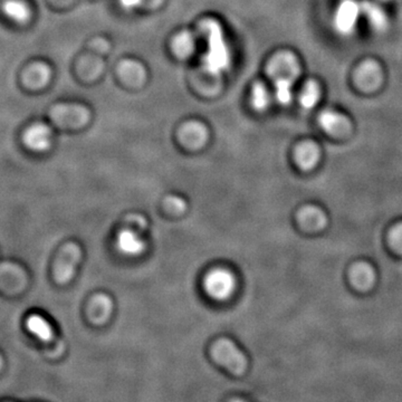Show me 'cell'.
Instances as JSON below:
<instances>
[{
  "instance_id": "obj_1",
  "label": "cell",
  "mask_w": 402,
  "mask_h": 402,
  "mask_svg": "<svg viewBox=\"0 0 402 402\" xmlns=\"http://www.w3.org/2000/svg\"><path fill=\"white\" fill-rule=\"evenodd\" d=\"M267 75L274 84L275 97L283 105L293 99V85L300 75L298 56L290 50L276 53L267 64Z\"/></svg>"
},
{
  "instance_id": "obj_2",
  "label": "cell",
  "mask_w": 402,
  "mask_h": 402,
  "mask_svg": "<svg viewBox=\"0 0 402 402\" xmlns=\"http://www.w3.org/2000/svg\"><path fill=\"white\" fill-rule=\"evenodd\" d=\"M205 34L207 35L208 50L204 56V64L207 71L212 74H219L226 71L230 64V52L226 43L224 32L218 21L207 19L204 23Z\"/></svg>"
},
{
  "instance_id": "obj_3",
  "label": "cell",
  "mask_w": 402,
  "mask_h": 402,
  "mask_svg": "<svg viewBox=\"0 0 402 402\" xmlns=\"http://www.w3.org/2000/svg\"><path fill=\"white\" fill-rule=\"evenodd\" d=\"M212 358L232 374L241 376L247 369V359L230 339H220L212 345Z\"/></svg>"
},
{
  "instance_id": "obj_4",
  "label": "cell",
  "mask_w": 402,
  "mask_h": 402,
  "mask_svg": "<svg viewBox=\"0 0 402 402\" xmlns=\"http://www.w3.org/2000/svg\"><path fill=\"white\" fill-rule=\"evenodd\" d=\"M81 259L82 251L77 244H67L62 249L54 267V277L58 284H67L73 278Z\"/></svg>"
},
{
  "instance_id": "obj_5",
  "label": "cell",
  "mask_w": 402,
  "mask_h": 402,
  "mask_svg": "<svg viewBox=\"0 0 402 402\" xmlns=\"http://www.w3.org/2000/svg\"><path fill=\"white\" fill-rule=\"evenodd\" d=\"M91 113L80 104H56L50 110V119L58 126H82L87 124Z\"/></svg>"
},
{
  "instance_id": "obj_6",
  "label": "cell",
  "mask_w": 402,
  "mask_h": 402,
  "mask_svg": "<svg viewBox=\"0 0 402 402\" xmlns=\"http://www.w3.org/2000/svg\"><path fill=\"white\" fill-rule=\"evenodd\" d=\"M361 5L354 0H343L337 7L335 16V27L341 35L352 34L358 23Z\"/></svg>"
},
{
  "instance_id": "obj_7",
  "label": "cell",
  "mask_w": 402,
  "mask_h": 402,
  "mask_svg": "<svg viewBox=\"0 0 402 402\" xmlns=\"http://www.w3.org/2000/svg\"><path fill=\"white\" fill-rule=\"evenodd\" d=\"M23 140L25 146L33 151H46L53 143L52 129L44 122L34 123L25 131Z\"/></svg>"
},
{
  "instance_id": "obj_8",
  "label": "cell",
  "mask_w": 402,
  "mask_h": 402,
  "mask_svg": "<svg viewBox=\"0 0 402 402\" xmlns=\"http://www.w3.org/2000/svg\"><path fill=\"white\" fill-rule=\"evenodd\" d=\"M357 87L364 92H372L380 87L382 82L381 67L376 60H369L363 62L355 72Z\"/></svg>"
},
{
  "instance_id": "obj_9",
  "label": "cell",
  "mask_w": 402,
  "mask_h": 402,
  "mask_svg": "<svg viewBox=\"0 0 402 402\" xmlns=\"http://www.w3.org/2000/svg\"><path fill=\"white\" fill-rule=\"evenodd\" d=\"M319 124L324 132L337 138L350 134L352 129V123L345 115L331 110L323 111L319 115Z\"/></svg>"
},
{
  "instance_id": "obj_10",
  "label": "cell",
  "mask_w": 402,
  "mask_h": 402,
  "mask_svg": "<svg viewBox=\"0 0 402 402\" xmlns=\"http://www.w3.org/2000/svg\"><path fill=\"white\" fill-rule=\"evenodd\" d=\"M52 77V68L44 62H35L25 68L23 82L31 89H40L46 87Z\"/></svg>"
},
{
  "instance_id": "obj_11",
  "label": "cell",
  "mask_w": 402,
  "mask_h": 402,
  "mask_svg": "<svg viewBox=\"0 0 402 402\" xmlns=\"http://www.w3.org/2000/svg\"><path fill=\"white\" fill-rule=\"evenodd\" d=\"M181 143L190 149H198L204 146L208 138V130L202 123L191 121L183 124L179 132Z\"/></svg>"
},
{
  "instance_id": "obj_12",
  "label": "cell",
  "mask_w": 402,
  "mask_h": 402,
  "mask_svg": "<svg viewBox=\"0 0 402 402\" xmlns=\"http://www.w3.org/2000/svg\"><path fill=\"white\" fill-rule=\"evenodd\" d=\"M112 310V300L105 294H97L89 302L87 315L92 323L102 325L110 319Z\"/></svg>"
},
{
  "instance_id": "obj_13",
  "label": "cell",
  "mask_w": 402,
  "mask_h": 402,
  "mask_svg": "<svg viewBox=\"0 0 402 402\" xmlns=\"http://www.w3.org/2000/svg\"><path fill=\"white\" fill-rule=\"evenodd\" d=\"M321 153L319 146L312 141L302 142L295 150V161L303 170H311L317 165Z\"/></svg>"
},
{
  "instance_id": "obj_14",
  "label": "cell",
  "mask_w": 402,
  "mask_h": 402,
  "mask_svg": "<svg viewBox=\"0 0 402 402\" xmlns=\"http://www.w3.org/2000/svg\"><path fill=\"white\" fill-rule=\"evenodd\" d=\"M207 288L212 293V296L218 298H225L228 296L230 290H233L234 278L227 272L218 271L210 275V278L207 281Z\"/></svg>"
},
{
  "instance_id": "obj_15",
  "label": "cell",
  "mask_w": 402,
  "mask_h": 402,
  "mask_svg": "<svg viewBox=\"0 0 402 402\" xmlns=\"http://www.w3.org/2000/svg\"><path fill=\"white\" fill-rule=\"evenodd\" d=\"M3 13L16 24H26L32 16L31 7L24 0H6L3 4Z\"/></svg>"
},
{
  "instance_id": "obj_16",
  "label": "cell",
  "mask_w": 402,
  "mask_h": 402,
  "mask_svg": "<svg viewBox=\"0 0 402 402\" xmlns=\"http://www.w3.org/2000/svg\"><path fill=\"white\" fill-rule=\"evenodd\" d=\"M361 11L366 15L372 28L376 29V32H384L388 27V18L381 7H379L376 4L371 1L361 4Z\"/></svg>"
},
{
  "instance_id": "obj_17",
  "label": "cell",
  "mask_w": 402,
  "mask_h": 402,
  "mask_svg": "<svg viewBox=\"0 0 402 402\" xmlns=\"http://www.w3.org/2000/svg\"><path fill=\"white\" fill-rule=\"evenodd\" d=\"M300 224L306 229L317 230L325 226V216L315 207H306L298 214Z\"/></svg>"
},
{
  "instance_id": "obj_18",
  "label": "cell",
  "mask_w": 402,
  "mask_h": 402,
  "mask_svg": "<svg viewBox=\"0 0 402 402\" xmlns=\"http://www.w3.org/2000/svg\"><path fill=\"white\" fill-rule=\"evenodd\" d=\"M27 327L35 337H38L43 342H50L53 339L52 327L44 317L40 315H31L27 320Z\"/></svg>"
},
{
  "instance_id": "obj_19",
  "label": "cell",
  "mask_w": 402,
  "mask_h": 402,
  "mask_svg": "<svg viewBox=\"0 0 402 402\" xmlns=\"http://www.w3.org/2000/svg\"><path fill=\"white\" fill-rule=\"evenodd\" d=\"M321 99V87L317 82L310 80L300 92V103L305 110H312Z\"/></svg>"
},
{
  "instance_id": "obj_20",
  "label": "cell",
  "mask_w": 402,
  "mask_h": 402,
  "mask_svg": "<svg viewBox=\"0 0 402 402\" xmlns=\"http://www.w3.org/2000/svg\"><path fill=\"white\" fill-rule=\"evenodd\" d=\"M195 48H196V40L190 32L180 33L173 40V50L178 58H189L195 50Z\"/></svg>"
},
{
  "instance_id": "obj_21",
  "label": "cell",
  "mask_w": 402,
  "mask_h": 402,
  "mask_svg": "<svg viewBox=\"0 0 402 402\" xmlns=\"http://www.w3.org/2000/svg\"><path fill=\"white\" fill-rule=\"evenodd\" d=\"M251 103L254 110L261 111L266 110L271 103V94L268 89L265 87V84L257 82L254 84L251 87Z\"/></svg>"
},
{
  "instance_id": "obj_22",
  "label": "cell",
  "mask_w": 402,
  "mask_h": 402,
  "mask_svg": "<svg viewBox=\"0 0 402 402\" xmlns=\"http://www.w3.org/2000/svg\"><path fill=\"white\" fill-rule=\"evenodd\" d=\"M120 73L126 81L141 83L146 79V71L143 66L134 60H126L120 66Z\"/></svg>"
},
{
  "instance_id": "obj_23",
  "label": "cell",
  "mask_w": 402,
  "mask_h": 402,
  "mask_svg": "<svg viewBox=\"0 0 402 402\" xmlns=\"http://www.w3.org/2000/svg\"><path fill=\"white\" fill-rule=\"evenodd\" d=\"M353 283L357 285V288H369L374 282V272L370 266L366 264H360L353 268L352 273Z\"/></svg>"
},
{
  "instance_id": "obj_24",
  "label": "cell",
  "mask_w": 402,
  "mask_h": 402,
  "mask_svg": "<svg viewBox=\"0 0 402 402\" xmlns=\"http://www.w3.org/2000/svg\"><path fill=\"white\" fill-rule=\"evenodd\" d=\"M163 205H165V210L173 214H181L185 212V201L175 196H168Z\"/></svg>"
},
{
  "instance_id": "obj_25",
  "label": "cell",
  "mask_w": 402,
  "mask_h": 402,
  "mask_svg": "<svg viewBox=\"0 0 402 402\" xmlns=\"http://www.w3.org/2000/svg\"><path fill=\"white\" fill-rule=\"evenodd\" d=\"M391 244L396 251L402 253V224L392 230Z\"/></svg>"
},
{
  "instance_id": "obj_26",
  "label": "cell",
  "mask_w": 402,
  "mask_h": 402,
  "mask_svg": "<svg viewBox=\"0 0 402 402\" xmlns=\"http://www.w3.org/2000/svg\"><path fill=\"white\" fill-rule=\"evenodd\" d=\"M142 1L143 0H120V4L123 9L132 11V9H136L138 6L141 5Z\"/></svg>"
}]
</instances>
